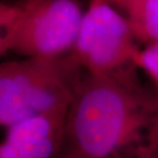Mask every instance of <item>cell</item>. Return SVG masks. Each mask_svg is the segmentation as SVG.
<instances>
[{"label":"cell","instance_id":"11","mask_svg":"<svg viewBox=\"0 0 158 158\" xmlns=\"http://www.w3.org/2000/svg\"><path fill=\"white\" fill-rule=\"evenodd\" d=\"M115 1H117V2H119V3H121V4H123L125 0H115Z\"/></svg>","mask_w":158,"mask_h":158},{"label":"cell","instance_id":"8","mask_svg":"<svg viewBox=\"0 0 158 158\" xmlns=\"http://www.w3.org/2000/svg\"><path fill=\"white\" fill-rule=\"evenodd\" d=\"M149 158H158V123H157V127L155 131V137H154V142H153V146L150 152V157Z\"/></svg>","mask_w":158,"mask_h":158},{"label":"cell","instance_id":"2","mask_svg":"<svg viewBox=\"0 0 158 158\" xmlns=\"http://www.w3.org/2000/svg\"><path fill=\"white\" fill-rule=\"evenodd\" d=\"M81 69L70 59L25 58L0 66V124L68 112Z\"/></svg>","mask_w":158,"mask_h":158},{"label":"cell","instance_id":"3","mask_svg":"<svg viewBox=\"0 0 158 158\" xmlns=\"http://www.w3.org/2000/svg\"><path fill=\"white\" fill-rule=\"evenodd\" d=\"M83 14L76 0L3 3L0 52L24 58H63L71 52Z\"/></svg>","mask_w":158,"mask_h":158},{"label":"cell","instance_id":"4","mask_svg":"<svg viewBox=\"0 0 158 158\" xmlns=\"http://www.w3.org/2000/svg\"><path fill=\"white\" fill-rule=\"evenodd\" d=\"M127 18L107 0H93L83 14L69 56L75 65L93 74H113L134 65L140 49Z\"/></svg>","mask_w":158,"mask_h":158},{"label":"cell","instance_id":"9","mask_svg":"<svg viewBox=\"0 0 158 158\" xmlns=\"http://www.w3.org/2000/svg\"><path fill=\"white\" fill-rule=\"evenodd\" d=\"M56 158H78V157H75V156H71V155H68V154H65V153H60V155L56 157Z\"/></svg>","mask_w":158,"mask_h":158},{"label":"cell","instance_id":"7","mask_svg":"<svg viewBox=\"0 0 158 158\" xmlns=\"http://www.w3.org/2000/svg\"><path fill=\"white\" fill-rule=\"evenodd\" d=\"M134 65L149 75L158 87V44H149L145 49L139 50Z\"/></svg>","mask_w":158,"mask_h":158},{"label":"cell","instance_id":"6","mask_svg":"<svg viewBox=\"0 0 158 158\" xmlns=\"http://www.w3.org/2000/svg\"><path fill=\"white\" fill-rule=\"evenodd\" d=\"M122 5L135 37L158 44V0H125Z\"/></svg>","mask_w":158,"mask_h":158},{"label":"cell","instance_id":"10","mask_svg":"<svg viewBox=\"0 0 158 158\" xmlns=\"http://www.w3.org/2000/svg\"><path fill=\"white\" fill-rule=\"evenodd\" d=\"M26 0H5L4 3H8V4H14V3H19V2H23Z\"/></svg>","mask_w":158,"mask_h":158},{"label":"cell","instance_id":"5","mask_svg":"<svg viewBox=\"0 0 158 158\" xmlns=\"http://www.w3.org/2000/svg\"><path fill=\"white\" fill-rule=\"evenodd\" d=\"M67 113L28 118L7 128L0 158H56L63 148Z\"/></svg>","mask_w":158,"mask_h":158},{"label":"cell","instance_id":"1","mask_svg":"<svg viewBox=\"0 0 158 158\" xmlns=\"http://www.w3.org/2000/svg\"><path fill=\"white\" fill-rule=\"evenodd\" d=\"M158 96L124 71L79 73L66 119L62 153L78 158H149Z\"/></svg>","mask_w":158,"mask_h":158}]
</instances>
